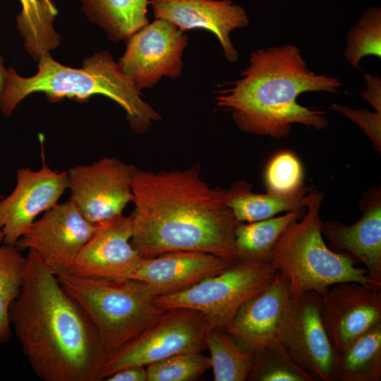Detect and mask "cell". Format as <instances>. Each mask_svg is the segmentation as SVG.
Masks as SVG:
<instances>
[{
  "label": "cell",
  "mask_w": 381,
  "mask_h": 381,
  "mask_svg": "<svg viewBox=\"0 0 381 381\" xmlns=\"http://www.w3.org/2000/svg\"><path fill=\"white\" fill-rule=\"evenodd\" d=\"M131 244L144 258L174 251L236 258L239 223L226 205V190L212 188L196 166L155 173L134 167Z\"/></svg>",
  "instance_id": "cell-1"
},
{
  "label": "cell",
  "mask_w": 381,
  "mask_h": 381,
  "mask_svg": "<svg viewBox=\"0 0 381 381\" xmlns=\"http://www.w3.org/2000/svg\"><path fill=\"white\" fill-rule=\"evenodd\" d=\"M12 332L43 381H99L108 353L94 325L40 257L28 250Z\"/></svg>",
  "instance_id": "cell-2"
},
{
  "label": "cell",
  "mask_w": 381,
  "mask_h": 381,
  "mask_svg": "<svg viewBox=\"0 0 381 381\" xmlns=\"http://www.w3.org/2000/svg\"><path fill=\"white\" fill-rule=\"evenodd\" d=\"M229 84L218 92L217 105L231 112L242 131L277 139L287 138L294 123L327 128L324 111L296 99L306 92L334 93L341 85L336 78L309 70L300 49L291 44L255 50L241 78Z\"/></svg>",
  "instance_id": "cell-3"
},
{
  "label": "cell",
  "mask_w": 381,
  "mask_h": 381,
  "mask_svg": "<svg viewBox=\"0 0 381 381\" xmlns=\"http://www.w3.org/2000/svg\"><path fill=\"white\" fill-rule=\"evenodd\" d=\"M39 59L38 71L30 78L20 76L13 68L8 70L6 87L0 100L1 111L6 116L25 97L42 92L54 102L64 97L83 101L94 95L107 96L125 110L131 127L139 133L161 118L143 101L140 90L107 52L85 59L80 68L63 66L49 54Z\"/></svg>",
  "instance_id": "cell-4"
},
{
  "label": "cell",
  "mask_w": 381,
  "mask_h": 381,
  "mask_svg": "<svg viewBox=\"0 0 381 381\" xmlns=\"http://www.w3.org/2000/svg\"><path fill=\"white\" fill-rule=\"evenodd\" d=\"M322 199L321 193L310 188L306 213L288 225L274 248L271 263L288 282L291 298L309 291L320 295L340 282L375 283L351 256L336 253L325 243L319 214Z\"/></svg>",
  "instance_id": "cell-5"
},
{
  "label": "cell",
  "mask_w": 381,
  "mask_h": 381,
  "mask_svg": "<svg viewBox=\"0 0 381 381\" xmlns=\"http://www.w3.org/2000/svg\"><path fill=\"white\" fill-rule=\"evenodd\" d=\"M64 290L94 325L108 353L134 339L166 309L145 282L135 279L84 277L70 272L56 276Z\"/></svg>",
  "instance_id": "cell-6"
},
{
  "label": "cell",
  "mask_w": 381,
  "mask_h": 381,
  "mask_svg": "<svg viewBox=\"0 0 381 381\" xmlns=\"http://www.w3.org/2000/svg\"><path fill=\"white\" fill-rule=\"evenodd\" d=\"M277 272L271 262L238 258L220 273L183 291L157 296L155 301L164 309L198 310L213 327L226 329L240 308L265 289Z\"/></svg>",
  "instance_id": "cell-7"
},
{
  "label": "cell",
  "mask_w": 381,
  "mask_h": 381,
  "mask_svg": "<svg viewBox=\"0 0 381 381\" xmlns=\"http://www.w3.org/2000/svg\"><path fill=\"white\" fill-rule=\"evenodd\" d=\"M212 327L209 320L198 310L166 309L137 337L108 353L102 377L128 367H146L176 354L202 352Z\"/></svg>",
  "instance_id": "cell-8"
},
{
  "label": "cell",
  "mask_w": 381,
  "mask_h": 381,
  "mask_svg": "<svg viewBox=\"0 0 381 381\" xmlns=\"http://www.w3.org/2000/svg\"><path fill=\"white\" fill-rule=\"evenodd\" d=\"M277 339L294 361L315 381H334V349L320 314V295L309 291L290 298Z\"/></svg>",
  "instance_id": "cell-9"
},
{
  "label": "cell",
  "mask_w": 381,
  "mask_h": 381,
  "mask_svg": "<svg viewBox=\"0 0 381 381\" xmlns=\"http://www.w3.org/2000/svg\"><path fill=\"white\" fill-rule=\"evenodd\" d=\"M134 167L105 157L67 171L69 200L90 223L98 225L123 214L132 200Z\"/></svg>",
  "instance_id": "cell-10"
},
{
  "label": "cell",
  "mask_w": 381,
  "mask_h": 381,
  "mask_svg": "<svg viewBox=\"0 0 381 381\" xmlns=\"http://www.w3.org/2000/svg\"><path fill=\"white\" fill-rule=\"evenodd\" d=\"M97 227L68 200L43 213L15 245L35 252L57 276L70 272Z\"/></svg>",
  "instance_id": "cell-11"
},
{
  "label": "cell",
  "mask_w": 381,
  "mask_h": 381,
  "mask_svg": "<svg viewBox=\"0 0 381 381\" xmlns=\"http://www.w3.org/2000/svg\"><path fill=\"white\" fill-rule=\"evenodd\" d=\"M188 37L174 25L155 19L129 38L119 64L138 90L150 88L162 77L181 75Z\"/></svg>",
  "instance_id": "cell-12"
},
{
  "label": "cell",
  "mask_w": 381,
  "mask_h": 381,
  "mask_svg": "<svg viewBox=\"0 0 381 381\" xmlns=\"http://www.w3.org/2000/svg\"><path fill=\"white\" fill-rule=\"evenodd\" d=\"M68 186L67 171L53 170L44 164L38 170L18 169L13 190L0 201L3 243L15 245L40 214L59 202Z\"/></svg>",
  "instance_id": "cell-13"
},
{
  "label": "cell",
  "mask_w": 381,
  "mask_h": 381,
  "mask_svg": "<svg viewBox=\"0 0 381 381\" xmlns=\"http://www.w3.org/2000/svg\"><path fill=\"white\" fill-rule=\"evenodd\" d=\"M320 294V314L334 351L381 324V284L340 282Z\"/></svg>",
  "instance_id": "cell-14"
},
{
  "label": "cell",
  "mask_w": 381,
  "mask_h": 381,
  "mask_svg": "<svg viewBox=\"0 0 381 381\" xmlns=\"http://www.w3.org/2000/svg\"><path fill=\"white\" fill-rule=\"evenodd\" d=\"M131 216L119 215L97 225L70 273L84 277L131 279L144 259L131 244Z\"/></svg>",
  "instance_id": "cell-15"
},
{
  "label": "cell",
  "mask_w": 381,
  "mask_h": 381,
  "mask_svg": "<svg viewBox=\"0 0 381 381\" xmlns=\"http://www.w3.org/2000/svg\"><path fill=\"white\" fill-rule=\"evenodd\" d=\"M156 19L165 20L183 32L202 28L214 34L226 60L235 62L238 54L229 37L236 29L248 26L245 10L231 0H150Z\"/></svg>",
  "instance_id": "cell-16"
},
{
  "label": "cell",
  "mask_w": 381,
  "mask_h": 381,
  "mask_svg": "<svg viewBox=\"0 0 381 381\" xmlns=\"http://www.w3.org/2000/svg\"><path fill=\"white\" fill-rule=\"evenodd\" d=\"M233 261L204 252H169L143 259L131 279L146 283L157 296L168 295L220 273Z\"/></svg>",
  "instance_id": "cell-17"
},
{
  "label": "cell",
  "mask_w": 381,
  "mask_h": 381,
  "mask_svg": "<svg viewBox=\"0 0 381 381\" xmlns=\"http://www.w3.org/2000/svg\"><path fill=\"white\" fill-rule=\"evenodd\" d=\"M290 298L288 282L277 271L265 289L240 308L226 329L256 351L277 339L279 322Z\"/></svg>",
  "instance_id": "cell-18"
},
{
  "label": "cell",
  "mask_w": 381,
  "mask_h": 381,
  "mask_svg": "<svg viewBox=\"0 0 381 381\" xmlns=\"http://www.w3.org/2000/svg\"><path fill=\"white\" fill-rule=\"evenodd\" d=\"M363 216L346 225L329 220L322 223L321 232L334 248L364 265L368 277L381 284V201L380 191L370 195Z\"/></svg>",
  "instance_id": "cell-19"
},
{
  "label": "cell",
  "mask_w": 381,
  "mask_h": 381,
  "mask_svg": "<svg viewBox=\"0 0 381 381\" xmlns=\"http://www.w3.org/2000/svg\"><path fill=\"white\" fill-rule=\"evenodd\" d=\"M310 188L301 187L294 193L279 194L252 192V185L239 181L226 190V205L239 222H253L272 217L281 212L301 210L306 205Z\"/></svg>",
  "instance_id": "cell-20"
},
{
  "label": "cell",
  "mask_w": 381,
  "mask_h": 381,
  "mask_svg": "<svg viewBox=\"0 0 381 381\" xmlns=\"http://www.w3.org/2000/svg\"><path fill=\"white\" fill-rule=\"evenodd\" d=\"M334 381L381 380V324L334 351Z\"/></svg>",
  "instance_id": "cell-21"
},
{
  "label": "cell",
  "mask_w": 381,
  "mask_h": 381,
  "mask_svg": "<svg viewBox=\"0 0 381 381\" xmlns=\"http://www.w3.org/2000/svg\"><path fill=\"white\" fill-rule=\"evenodd\" d=\"M83 9L114 40L128 39L149 23V0H80Z\"/></svg>",
  "instance_id": "cell-22"
},
{
  "label": "cell",
  "mask_w": 381,
  "mask_h": 381,
  "mask_svg": "<svg viewBox=\"0 0 381 381\" xmlns=\"http://www.w3.org/2000/svg\"><path fill=\"white\" fill-rule=\"evenodd\" d=\"M302 211L288 212L284 215L260 221L239 222L234 230L236 258L271 262L277 240L294 220L300 219Z\"/></svg>",
  "instance_id": "cell-23"
},
{
  "label": "cell",
  "mask_w": 381,
  "mask_h": 381,
  "mask_svg": "<svg viewBox=\"0 0 381 381\" xmlns=\"http://www.w3.org/2000/svg\"><path fill=\"white\" fill-rule=\"evenodd\" d=\"M215 381H244L250 374L255 352L226 329L212 327L206 337Z\"/></svg>",
  "instance_id": "cell-24"
},
{
  "label": "cell",
  "mask_w": 381,
  "mask_h": 381,
  "mask_svg": "<svg viewBox=\"0 0 381 381\" xmlns=\"http://www.w3.org/2000/svg\"><path fill=\"white\" fill-rule=\"evenodd\" d=\"M21 11L17 16L18 28L24 38L25 47L39 59L59 44L52 23L57 13L50 0H19Z\"/></svg>",
  "instance_id": "cell-25"
},
{
  "label": "cell",
  "mask_w": 381,
  "mask_h": 381,
  "mask_svg": "<svg viewBox=\"0 0 381 381\" xmlns=\"http://www.w3.org/2000/svg\"><path fill=\"white\" fill-rule=\"evenodd\" d=\"M13 244L0 245V344L10 341L13 332L8 311L24 281L26 256Z\"/></svg>",
  "instance_id": "cell-26"
},
{
  "label": "cell",
  "mask_w": 381,
  "mask_h": 381,
  "mask_svg": "<svg viewBox=\"0 0 381 381\" xmlns=\"http://www.w3.org/2000/svg\"><path fill=\"white\" fill-rule=\"evenodd\" d=\"M254 352V365L248 380L315 381L294 361L278 339Z\"/></svg>",
  "instance_id": "cell-27"
},
{
  "label": "cell",
  "mask_w": 381,
  "mask_h": 381,
  "mask_svg": "<svg viewBox=\"0 0 381 381\" xmlns=\"http://www.w3.org/2000/svg\"><path fill=\"white\" fill-rule=\"evenodd\" d=\"M380 45L381 9L370 8L349 30L344 55L353 68H358L365 56L381 57Z\"/></svg>",
  "instance_id": "cell-28"
},
{
  "label": "cell",
  "mask_w": 381,
  "mask_h": 381,
  "mask_svg": "<svg viewBox=\"0 0 381 381\" xmlns=\"http://www.w3.org/2000/svg\"><path fill=\"white\" fill-rule=\"evenodd\" d=\"M210 368L202 352L179 353L146 366L147 381H192Z\"/></svg>",
  "instance_id": "cell-29"
},
{
  "label": "cell",
  "mask_w": 381,
  "mask_h": 381,
  "mask_svg": "<svg viewBox=\"0 0 381 381\" xmlns=\"http://www.w3.org/2000/svg\"><path fill=\"white\" fill-rule=\"evenodd\" d=\"M267 192L289 194L303 187V169L290 152H281L272 158L265 171Z\"/></svg>",
  "instance_id": "cell-30"
},
{
  "label": "cell",
  "mask_w": 381,
  "mask_h": 381,
  "mask_svg": "<svg viewBox=\"0 0 381 381\" xmlns=\"http://www.w3.org/2000/svg\"><path fill=\"white\" fill-rule=\"evenodd\" d=\"M332 108L355 123L368 137L374 147L381 150V111L353 109L344 105L332 104Z\"/></svg>",
  "instance_id": "cell-31"
},
{
  "label": "cell",
  "mask_w": 381,
  "mask_h": 381,
  "mask_svg": "<svg viewBox=\"0 0 381 381\" xmlns=\"http://www.w3.org/2000/svg\"><path fill=\"white\" fill-rule=\"evenodd\" d=\"M366 83L361 96L368 102L375 111H381V80L375 75L364 73Z\"/></svg>",
  "instance_id": "cell-32"
},
{
  "label": "cell",
  "mask_w": 381,
  "mask_h": 381,
  "mask_svg": "<svg viewBox=\"0 0 381 381\" xmlns=\"http://www.w3.org/2000/svg\"><path fill=\"white\" fill-rule=\"evenodd\" d=\"M107 381H147L146 367L131 366L123 368L107 377Z\"/></svg>",
  "instance_id": "cell-33"
},
{
  "label": "cell",
  "mask_w": 381,
  "mask_h": 381,
  "mask_svg": "<svg viewBox=\"0 0 381 381\" xmlns=\"http://www.w3.org/2000/svg\"><path fill=\"white\" fill-rule=\"evenodd\" d=\"M8 80V70L4 65V59L0 56V100L4 92Z\"/></svg>",
  "instance_id": "cell-34"
},
{
  "label": "cell",
  "mask_w": 381,
  "mask_h": 381,
  "mask_svg": "<svg viewBox=\"0 0 381 381\" xmlns=\"http://www.w3.org/2000/svg\"><path fill=\"white\" fill-rule=\"evenodd\" d=\"M4 236L1 231V229H0V245L3 243Z\"/></svg>",
  "instance_id": "cell-35"
}]
</instances>
